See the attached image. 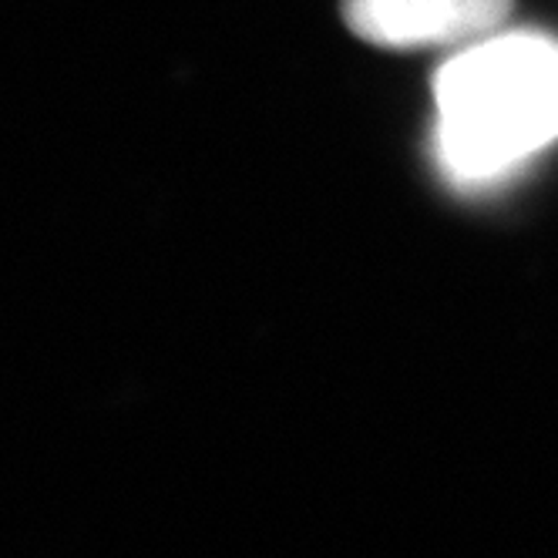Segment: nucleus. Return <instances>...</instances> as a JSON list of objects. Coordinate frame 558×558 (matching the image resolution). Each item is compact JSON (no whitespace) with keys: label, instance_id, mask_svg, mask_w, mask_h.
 I'll list each match as a JSON object with an SVG mask.
<instances>
[{"label":"nucleus","instance_id":"obj_1","mask_svg":"<svg viewBox=\"0 0 558 558\" xmlns=\"http://www.w3.org/2000/svg\"><path fill=\"white\" fill-rule=\"evenodd\" d=\"M558 142V37L495 31L458 48L434 74V162L477 192Z\"/></svg>","mask_w":558,"mask_h":558},{"label":"nucleus","instance_id":"obj_2","mask_svg":"<svg viewBox=\"0 0 558 558\" xmlns=\"http://www.w3.org/2000/svg\"><path fill=\"white\" fill-rule=\"evenodd\" d=\"M514 0H343L347 27L387 51L464 48L501 31Z\"/></svg>","mask_w":558,"mask_h":558}]
</instances>
